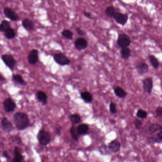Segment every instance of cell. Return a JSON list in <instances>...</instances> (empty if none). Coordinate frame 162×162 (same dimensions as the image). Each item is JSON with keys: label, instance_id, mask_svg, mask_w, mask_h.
<instances>
[{"label": "cell", "instance_id": "17", "mask_svg": "<svg viewBox=\"0 0 162 162\" xmlns=\"http://www.w3.org/2000/svg\"><path fill=\"white\" fill-rule=\"evenodd\" d=\"M115 95L120 98H124L127 96L128 94L121 87H116L114 90Z\"/></svg>", "mask_w": 162, "mask_h": 162}, {"label": "cell", "instance_id": "40", "mask_svg": "<svg viewBox=\"0 0 162 162\" xmlns=\"http://www.w3.org/2000/svg\"><path fill=\"white\" fill-rule=\"evenodd\" d=\"M5 80V79L4 77L2 76L1 73H0V81H4Z\"/></svg>", "mask_w": 162, "mask_h": 162}, {"label": "cell", "instance_id": "15", "mask_svg": "<svg viewBox=\"0 0 162 162\" xmlns=\"http://www.w3.org/2000/svg\"><path fill=\"white\" fill-rule=\"evenodd\" d=\"M37 97L38 100L43 105H47V96L45 92L41 91L38 92L37 93Z\"/></svg>", "mask_w": 162, "mask_h": 162}, {"label": "cell", "instance_id": "26", "mask_svg": "<svg viewBox=\"0 0 162 162\" xmlns=\"http://www.w3.org/2000/svg\"><path fill=\"white\" fill-rule=\"evenodd\" d=\"M5 36L7 39H11L15 38L16 36V33L13 28H9L5 32Z\"/></svg>", "mask_w": 162, "mask_h": 162}, {"label": "cell", "instance_id": "10", "mask_svg": "<svg viewBox=\"0 0 162 162\" xmlns=\"http://www.w3.org/2000/svg\"><path fill=\"white\" fill-rule=\"evenodd\" d=\"M28 63L31 65H34L39 61V51L37 49H33L30 52L28 57Z\"/></svg>", "mask_w": 162, "mask_h": 162}, {"label": "cell", "instance_id": "14", "mask_svg": "<svg viewBox=\"0 0 162 162\" xmlns=\"http://www.w3.org/2000/svg\"><path fill=\"white\" fill-rule=\"evenodd\" d=\"M2 129L6 132H10L13 129V126L8 118H4L1 120Z\"/></svg>", "mask_w": 162, "mask_h": 162}, {"label": "cell", "instance_id": "18", "mask_svg": "<svg viewBox=\"0 0 162 162\" xmlns=\"http://www.w3.org/2000/svg\"><path fill=\"white\" fill-rule=\"evenodd\" d=\"M77 132L79 135L86 134L89 130V126L85 124H82L76 127Z\"/></svg>", "mask_w": 162, "mask_h": 162}, {"label": "cell", "instance_id": "34", "mask_svg": "<svg viewBox=\"0 0 162 162\" xmlns=\"http://www.w3.org/2000/svg\"><path fill=\"white\" fill-rule=\"evenodd\" d=\"M134 123L135 128L137 129H140L143 125V122L141 120H139V119H136L134 121Z\"/></svg>", "mask_w": 162, "mask_h": 162}, {"label": "cell", "instance_id": "2", "mask_svg": "<svg viewBox=\"0 0 162 162\" xmlns=\"http://www.w3.org/2000/svg\"><path fill=\"white\" fill-rule=\"evenodd\" d=\"M39 143L42 146H47L50 142L51 137L49 134L44 130H40L37 135Z\"/></svg>", "mask_w": 162, "mask_h": 162}, {"label": "cell", "instance_id": "36", "mask_svg": "<svg viewBox=\"0 0 162 162\" xmlns=\"http://www.w3.org/2000/svg\"><path fill=\"white\" fill-rule=\"evenodd\" d=\"M76 32L78 33V34L80 35L84 36L85 34L84 31L83 30H81L80 28H76Z\"/></svg>", "mask_w": 162, "mask_h": 162}, {"label": "cell", "instance_id": "22", "mask_svg": "<svg viewBox=\"0 0 162 162\" xmlns=\"http://www.w3.org/2000/svg\"><path fill=\"white\" fill-rule=\"evenodd\" d=\"M69 120L73 125L77 124L81 121V118L77 114H73L69 116Z\"/></svg>", "mask_w": 162, "mask_h": 162}, {"label": "cell", "instance_id": "23", "mask_svg": "<svg viewBox=\"0 0 162 162\" xmlns=\"http://www.w3.org/2000/svg\"><path fill=\"white\" fill-rule=\"evenodd\" d=\"M149 59L151 64L153 66V68L155 69L158 68L159 66V62L158 58L154 55L151 54L149 56Z\"/></svg>", "mask_w": 162, "mask_h": 162}, {"label": "cell", "instance_id": "25", "mask_svg": "<svg viewBox=\"0 0 162 162\" xmlns=\"http://www.w3.org/2000/svg\"><path fill=\"white\" fill-rule=\"evenodd\" d=\"M70 132L71 133V136L72 137L73 139L75 140L76 141H78L80 135L77 132L76 128L75 126L73 125L70 128Z\"/></svg>", "mask_w": 162, "mask_h": 162}, {"label": "cell", "instance_id": "7", "mask_svg": "<svg viewBox=\"0 0 162 162\" xmlns=\"http://www.w3.org/2000/svg\"><path fill=\"white\" fill-rule=\"evenodd\" d=\"M153 79L151 77H147L143 81V88L145 92L147 94H151L153 89Z\"/></svg>", "mask_w": 162, "mask_h": 162}, {"label": "cell", "instance_id": "1", "mask_svg": "<svg viewBox=\"0 0 162 162\" xmlns=\"http://www.w3.org/2000/svg\"><path fill=\"white\" fill-rule=\"evenodd\" d=\"M13 121L17 129L19 130L25 129L30 125V121L27 115L18 112L13 115Z\"/></svg>", "mask_w": 162, "mask_h": 162}, {"label": "cell", "instance_id": "16", "mask_svg": "<svg viewBox=\"0 0 162 162\" xmlns=\"http://www.w3.org/2000/svg\"><path fill=\"white\" fill-rule=\"evenodd\" d=\"M81 97L86 103H91L93 100V97L89 92H84L81 94Z\"/></svg>", "mask_w": 162, "mask_h": 162}, {"label": "cell", "instance_id": "19", "mask_svg": "<svg viewBox=\"0 0 162 162\" xmlns=\"http://www.w3.org/2000/svg\"><path fill=\"white\" fill-rule=\"evenodd\" d=\"M23 27L27 31H32L34 28V23L30 19H25L23 20L22 23Z\"/></svg>", "mask_w": 162, "mask_h": 162}, {"label": "cell", "instance_id": "11", "mask_svg": "<svg viewBox=\"0 0 162 162\" xmlns=\"http://www.w3.org/2000/svg\"><path fill=\"white\" fill-rule=\"evenodd\" d=\"M113 17L118 23L122 25H124L128 20V16L127 15L120 12H115Z\"/></svg>", "mask_w": 162, "mask_h": 162}, {"label": "cell", "instance_id": "35", "mask_svg": "<svg viewBox=\"0 0 162 162\" xmlns=\"http://www.w3.org/2000/svg\"><path fill=\"white\" fill-rule=\"evenodd\" d=\"M155 113H156V116L158 117H162V107H158L157 109L155 110Z\"/></svg>", "mask_w": 162, "mask_h": 162}, {"label": "cell", "instance_id": "8", "mask_svg": "<svg viewBox=\"0 0 162 162\" xmlns=\"http://www.w3.org/2000/svg\"><path fill=\"white\" fill-rule=\"evenodd\" d=\"M4 12L5 16L11 20L17 21L19 20L20 17L18 14L11 9L6 7L4 9Z\"/></svg>", "mask_w": 162, "mask_h": 162}, {"label": "cell", "instance_id": "28", "mask_svg": "<svg viewBox=\"0 0 162 162\" xmlns=\"http://www.w3.org/2000/svg\"><path fill=\"white\" fill-rule=\"evenodd\" d=\"M12 79L14 82H16L21 85H26L27 84V83L25 82V81L24 80L23 77H21L20 75H14L13 76Z\"/></svg>", "mask_w": 162, "mask_h": 162}, {"label": "cell", "instance_id": "41", "mask_svg": "<svg viewBox=\"0 0 162 162\" xmlns=\"http://www.w3.org/2000/svg\"><path fill=\"white\" fill-rule=\"evenodd\" d=\"M12 162H23V161H21V160H19V159H18L15 158H14V159H13V161H12Z\"/></svg>", "mask_w": 162, "mask_h": 162}, {"label": "cell", "instance_id": "24", "mask_svg": "<svg viewBox=\"0 0 162 162\" xmlns=\"http://www.w3.org/2000/svg\"><path fill=\"white\" fill-rule=\"evenodd\" d=\"M10 27V23L9 21L7 20H4L0 24V31L6 32Z\"/></svg>", "mask_w": 162, "mask_h": 162}, {"label": "cell", "instance_id": "44", "mask_svg": "<svg viewBox=\"0 0 162 162\" xmlns=\"http://www.w3.org/2000/svg\"><path fill=\"white\" fill-rule=\"evenodd\" d=\"M0 162H1V160H0Z\"/></svg>", "mask_w": 162, "mask_h": 162}, {"label": "cell", "instance_id": "20", "mask_svg": "<svg viewBox=\"0 0 162 162\" xmlns=\"http://www.w3.org/2000/svg\"><path fill=\"white\" fill-rule=\"evenodd\" d=\"M131 50L129 47H123L121 50V55L122 58L128 59L131 56Z\"/></svg>", "mask_w": 162, "mask_h": 162}, {"label": "cell", "instance_id": "39", "mask_svg": "<svg viewBox=\"0 0 162 162\" xmlns=\"http://www.w3.org/2000/svg\"><path fill=\"white\" fill-rule=\"evenodd\" d=\"M2 155H3V156L6 158H9V154L7 152L4 151L3 152V154H2Z\"/></svg>", "mask_w": 162, "mask_h": 162}, {"label": "cell", "instance_id": "32", "mask_svg": "<svg viewBox=\"0 0 162 162\" xmlns=\"http://www.w3.org/2000/svg\"><path fill=\"white\" fill-rule=\"evenodd\" d=\"M14 154L15 158L18 159L19 160H21V161L23 160V156L21 155V153L17 147H16L14 149Z\"/></svg>", "mask_w": 162, "mask_h": 162}, {"label": "cell", "instance_id": "5", "mask_svg": "<svg viewBox=\"0 0 162 162\" xmlns=\"http://www.w3.org/2000/svg\"><path fill=\"white\" fill-rule=\"evenodd\" d=\"M1 59L5 64L11 70H13L16 64V61L10 54H5L2 55Z\"/></svg>", "mask_w": 162, "mask_h": 162}, {"label": "cell", "instance_id": "6", "mask_svg": "<svg viewBox=\"0 0 162 162\" xmlns=\"http://www.w3.org/2000/svg\"><path fill=\"white\" fill-rule=\"evenodd\" d=\"M4 110L6 113H9L12 112L16 108V104L14 102L12 99L9 98L4 101L3 102Z\"/></svg>", "mask_w": 162, "mask_h": 162}, {"label": "cell", "instance_id": "31", "mask_svg": "<svg viewBox=\"0 0 162 162\" xmlns=\"http://www.w3.org/2000/svg\"><path fill=\"white\" fill-rule=\"evenodd\" d=\"M105 12L107 15L108 16L112 17L114 16V15L115 13V9L112 6H109L107 7L105 10Z\"/></svg>", "mask_w": 162, "mask_h": 162}, {"label": "cell", "instance_id": "13", "mask_svg": "<svg viewBox=\"0 0 162 162\" xmlns=\"http://www.w3.org/2000/svg\"><path fill=\"white\" fill-rule=\"evenodd\" d=\"M108 147L111 153H117L121 149V145L118 140L114 139L110 143Z\"/></svg>", "mask_w": 162, "mask_h": 162}, {"label": "cell", "instance_id": "42", "mask_svg": "<svg viewBox=\"0 0 162 162\" xmlns=\"http://www.w3.org/2000/svg\"><path fill=\"white\" fill-rule=\"evenodd\" d=\"M62 128H59L57 129V131H56V133H57V134H59L61 132V130Z\"/></svg>", "mask_w": 162, "mask_h": 162}, {"label": "cell", "instance_id": "12", "mask_svg": "<svg viewBox=\"0 0 162 162\" xmlns=\"http://www.w3.org/2000/svg\"><path fill=\"white\" fill-rule=\"evenodd\" d=\"M75 46L78 50H83L86 49L88 46V42L84 38H78L75 41Z\"/></svg>", "mask_w": 162, "mask_h": 162}, {"label": "cell", "instance_id": "9", "mask_svg": "<svg viewBox=\"0 0 162 162\" xmlns=\"http://www.w3.org/2000/svg\"><path fill=\"white\" fill-rule=\"evenodd\" d=\"M136 70L140 76H143L147 73L149 71V66L147 63L140 62L136 65Z\"/></svg>", "mask_w": 162, "mask_h": 162}, {"label": "cell", "instance_id": "37", "mask_svg": "<svg viewBox=\"0 0 162 162\" xmlns=\"http://www.w3.org/2000/svg\"><path fill=\"white\" fill-rule=\"evenodd\" d=\"M84 14L85 17H86L87 18H89V19H91V14L89 12H84Z\"/></svg>", "mask_w": 162, "mask_h": 162}, {"label": "cell", "instance_id": "30", "mask_svg": "<svg viewBox=\"0 0 162 162\" xmlns=\"http://www.w3.org/2000/svg\"><path fill=\"white\" fill-rule=\"evenodd\" d=\"M137 116V118L141 119H145L147 117V111L145 110H142V109H139L137 110V113L136 114Z\"/></svg>", "mask_w": 162, "mask_h": 162}, {"label": "cell", "instance_id": "27", "mask_svg": "<svg viewBox=\"0 0 162 162\" xmlns=\"http://www.w3.org/2000/svg\"><path fill=\"white\" fill-rule=\"evenodd\" d=\"M99 151L101 154L103 155H108L112 153L108 148V146H107L105 145H102L100 147Z\"/></svg>", "mask_w": 162, "mask_h": 162}, {"label": "cell", "instance_id": "43", "mask_svg": "<svg viewBox=\"0 0 162 162\" xmlns=\"http://www.w3.org/2000/svg\"><path fill=\"white\" fill-rule=\"evenodd\" d=\"M81 68H80V66H79V67H78V70H81Z\"/></svg>", "mask_w": 162, "mask_h": 162}, {"label": "cell", "instance_id": "29", "mask_svg": "<svg viewBox=\"0 0 162 162\" xmlns=\"http://www.w3.org/2000/svg\"><path fill=\"white\" fill-rule=\"evenodd\" d=\"M62 36L64 38H66V39L71 40L73 39V33L70 30H65L62 32Z\"/></svg>", "mask_w": 162, "mask_h": 162}, {"label": "cell", "instance_id": "33", "mask_svg": "<svg viewBox=\"0 0 162 162\" xmlns=\"http://www.w3.org/2000/svg\"><path fill=\"white\" fill-rule=\"evenodd\" d=\"M109 108H110V110L111 113L116 114L117 113V107H116V104L115 103H114L113 102H110Z\"/></svg>", "mask_w": 162, "mask_h": 162}, {"label": "cell", "instance_id": "4", "mask_svg": "<svg viewBox=\"0 0 162 162\" xmlns=\"http://www.w3.org/2000/svg\"><path fill=\"white\" fill-rule=\"evenodd\" d=\"M131 41L130 38L127 34L123 33L118 36L117 44L121 48L129 46V45L131 44Z\"/></svg>", "mask_w": 162, "mask_h": 162}, {"label": "cell", "instance_id": "21", "mask_svg": "<svg viewBox=\"0 0 162 162\" xmlns=\"http://www.w3.org/2000/svg\"><path fill=\"white\" fill-rule=\"evenodd\" d=\"M148 130L152 134H154L156 132L162 130V126L158 124L153 123L150 125Z\"/></svg>", "mask_w": 162, "mask_h": 162}, {"label": "cell", "instance_id": "38", "mask_svg": "<svg viewBox=\"0 0 162 162\" xmlns=\"http://www.w3.org/2000/svg\"><path fill=\"white\" fill-rule=\"evenodd\" d=\"M158 137L159 139L162 141V130H161L157 134Z\"/></svg>", "mask_w": 162, "mask_h": 162}, {"label": "cell", "instance_id": "3", "mask_svg": "<svg viewBox=\"0 0 162 162\" xmlns=\"http://www.w3.org/2000/svg\"><path fill=\"white\" fill-rule=\"evenodd\" d=\"M53 58L57 64L62 66L68 65L70 64V60L63 53L55 54L54 55Z\"/></svg>", "mask_w": 162, "mask_h": 162}]
</instances>
